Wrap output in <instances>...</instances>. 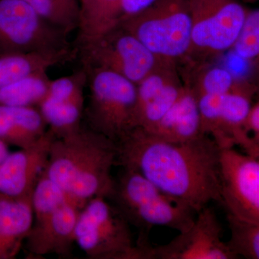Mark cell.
Segmentation results:
<instances>
[{
	"instance_id": "obj_28",
	"label": "cell",
	"mask_w": 259,
	"mask_h": 259,
	"mask_svg": "<svg viewBox=\"0 0 259 259\" xmlns=\"http://www.w3.org/2000/svg\"><path fill=\"white\" fill-rule=\"evenodd\" d=\"M155 1L156 0H122L120 23L125 19L137 14Z\"/></svg>"
},
{
	"instance_id": "obj_5",
	"label": "cell",
	"mask_w": 259,
	"mask_h": 259,
	"mask_svg": "<svg viewBox=\"0 0 259 259\" xmlns=\"http://www.w3.org/2000/svg\"><path fill=\"white\" fill-rule=\"evenodd\" d=\"M119 25L159 59L178 66L187 61L192 37L189 0H156Z\"/></svg>"
},
{
	"instance_id": "obj_19",
	"label": "cell",
	"mask_w": 259,
	"mask_h": 259,
	"mask_svg": "<svg viewBox=\"0 0 259 259\" xmlns=\"http://www.w3.org/2000/svg\"><path fill=\"white\" fill-rule=\"evenodd\" d=\"M76 54L71 49L49 52L0 54V88L55 65L66 62Z\"/></svg>"
},
{
	"instance_id": "obj_14",
	"label": "cell",
	"mask_w": 259,
	"mask_h": 259,
	"mask_svg": "<svg viewBox=\"0 0 259 259\" xmlns=\"http://www.w3.org/2000/svg\"><path fill=\"white\" fill-rule=\"evenodd\" d=\"M55 135L50 130L35 144L9 153L0 163V195L31 199L39 179L47 168Z\"/></svg>"
},
{
	"instance_id": "obj_3",
	"label": "cell",
	"mask_w": 259,
	"mask_h": 259,
	"mask_svg": "<svg viewBox=\"0 0 259 259\" xmlns=\"http://www.w3.org/2000/svg\"><path fill=\"white\" fill-rule=\"evenodd\" d=\"M128 221L104 197L90 199L80 209L75 243L90 258L153 259L147 236L135 243Z\"/></svg>"
},
{
	"instance_id": "obj_2",
	"label": "cell",
	"mask_w": 259,
	"mask_h": 259,
	"mask_svg": "<svg viewBox=\"0 0 259 259\" xmlns=\"http://www.w3.org/2000/svg\"><path fill=\"white\" fill-rule=\"evenodd\" d=\"M117 164V144L88 126L55 136L49 151L46 175L82 207L90 199L109 197Z\"/></svg>"
},
{
	"instance_id": "obj_29",
	"label": "cell",
	"mask_w": 259,
	"mask_h": 259,
	"mask_svg": "<svg viewBox=\"0 0 259 259\" xmlns=\"http://www.w3.org/2000/svg\"><path fill=\"white\" fill-rule=\"evenodd\" d=\"M9 153V148H8V145L0 141V163L6 158Z\"/></svg>"
},
{
	"instance_id": "obj_20",
	"label": "cell",
	"mask_w": 259,
	"mask_h": 259,
	"mask_svg": "<svg viewBox=\"0 0 259 259\" xmlns=\"http://www.w3.org/2000/svg\"><path fill=\"white\" fill-rule=\"evenodd\" d=\"M122 0H80L78 25L79 47L119 25Z\"/></svg>"
},
{
	"instance_id": "obj_1",
	"label": "cell",
	"mask_w": 259,
	"mask_h": 259,
	"mask_svg": "<svg viewBox=\"0 0 259 259\" xmlns=\"http://www.w3.org/2000/svg\"><path fill=\"white\" fill-rule=\"evenodd\" d=\"M117 146V164L141 174L164 193L182 199L197 213L211 201L222 203L221 149L209 136L171 142L136 127Z\"/></svg>"
},
{
	"instance_id": "obj_11",
	"label": "cell",
	"mask_w": 259,
	"mask_h": 259,
	"mask_svg": "<svg viewBox=\"0 0 259 259\" xmlns=\"http://www.w3.org/2000/svg\"><path fill=\"white\" fill-rule=\"evenodd\" d=\"M259 158L223 148L220 156L222 205L236 217L259 223Z\"/></svg>"
},
{
	"instance_id": "obj_22",
	"label": "cell",
	"mask_w": 259,
	"mask_h": 259,
	"mask_svg": "<svg viewBox=\"0 0 259 259\" xmlns=\"http://www.w3.org/2000/svg\"><path fill=\"white\" fill-rule=\"evenodd\" d=\"M84 100L58 101L45 97L37 108L55 136H63L81 125Z\"/></svg>"
},
{
	"instance_id": "obj_16",
	"label": "cell",
	"mask_w": 259,
	"mask_h": 259,
	"mask_svg": "<svg viewBox=\"0 0 259 259\" xmlns=\"http://www.w3.org/2000/svg\"><path fill=\"white\" fill-rule=\"evenodd\" d=\"M184 83L183 90L171 108L155 125L145 131L160 139L177 143L186 142L204 135L197 97L190 85L185 81Z\"/></svg>"
},
{
	"instance_id": "obj_17",
	"label": "cell",
	"mask_w": 259,
	"mask_h": 259,
	"mask_svg": "<svg viewBox=\"0 0 259 259\" xmlns=\"http://www.w3.org/2000/svg\"><path fill=\"white\" fill-rule=\"evenodd\" d=\"M33 223L31 199L0 195V259L18 254Z\"/></svg>"
},
{
	"instance_id": "obj_21",
	"label": "cell",
	"mask_w": 259,
	"mask_h": 259,
	"mask_svg": "<svg viewBox=\"0 0 259 259\" xmlns=\"http://www.w3.org/2000/svg\"><path fill=\"white\" fill-rule=\"evenodd\" d=\"M47 71H37L0 88V106H38L51 81Z\"/></svg>"
},
{
	"instance_id": "obj_4",
	"label": "cell",
	"mask_w": 259,
	"mask_h": 259,
	"mask_svg": "<svg viewBox=\"0 0 259 259\" xmlns=\"http://www.w3.org/2000/svg\"><path fill=\"white\" fill-rule=\"evenodd\" d=\"M108 199L133 226L149 231L166 227L182 233L196 219L197 212L182 199L164 193L141 174L123 168Z\"/></svg>"
},
{
	"instance_id": "obj_9",
	"label": "cell",
	"mask_w": 259,
	"mask_h": 259,
	"mask_svg": "<svg viewBox=\"0 0 259 259\" xmlns=\"http://www.w3.org/2000/svg\"><path fill=\"white\" fill-rule=\"evenodd\" d=\"M80 49L83 69L112 71L136 85L163 60L119 25Z\"/></svg>"
},
{
	"instance_id": "obj_25",
	"label": "cell",
	"mask_w": 259,
	"mask_h": 259,
	"mask_svg": "<svg viewBox=\"0 0 259 259\" xmlns=\"http://www.w3.org/2000/svg\"><path fill=\"white\" fill-rule=\"evenodd\" d=\"M243 60L252 61L259 55V10H248L244 23L231 48Z\"/></svg>"
},
{
	"instance_id": "obj_10",
	"label": "cell",
	"mask_w": 259,
	"mask_h": 259,
	"mask_svg": "<svg viewBox=\"0 0 259 259\" xmlns=\"http://www.w3.org/2000/svg\"><path fill=\"white\" fill-rule=\"evenodd\" d=\"M67 35L22 0H0V54L70 49Z\"/></svg>"
},
{
	"instance_id": "obj_27",
	"label": "cell",
	"mask_w": 259,
	"mask_h": 259,
	"mask_svg": "<svg viewBox=\"0 0 259 259\" xmlns=\"http://www.w3.org/2000/svg\"><path fill=\"white\" fill-rule=\"evenodd\" d=\"M243 130L245 134L259 142V103L257 102L251 105L248 115L245 117Z\"/></svg>"
},
{
	"instance_id": "obj_13",
	"label": "cell",
	"mask_w": 259,
	"mask_h": 259,
	"mask_svg": "<svg viewBox=\"0 0 259 259\" xmlns=\"http://www.w3.org/2000/svg\"><path fill=\"white\" fill-rule=\"evenodd\" d=\"M185 87L178 64L162 60L137 84L134 127L155 125L177 101Z\"/></svg>"
},
{
	"instance_id": "obj_24",
	"label": "cell",
	"mask_w": 259,
	"mask_h": 259,
	"mask_svg": "<svg viewBox=\"0 0 259 259\" xmlns=\"http://www.w3.org/2000/svg\"><path fill=\"white\" fill-rule=\"evenodd\" d=\"M231 238L226 242L231 253L247 259L259 258V223L250 222L227 214Z\"/></svg>"
},
{
	"instance_id": "obj_7",
	"label": "cell",
	"mask_w": 259,
	"mask_h": 259,
	"mask_svg": "<svg viewBox=\"0 0 259 259\" xmlns=\"http://www.w3.org/2000/svg\"><path fill=\"white\" fill-rule=\"evenodd\" d=\"M192 37L185 67L194 68L233 47L248 9L238 0H189Z\"/></svg>"
},
{
	"instance_id": "obj_26",
	"label": "cell",
	"mask_w": 259,
	"mask_h": 259,
	"mask_svg": "<svg viewBox=\"0 0 259 259\" xmlns=\"http://www.w3.org/2000/svg\"><path fill=\"white\" fill-rule=\"evenodd\" d=\"M88 83V73L83 69L67 76L51 80L47 98L58 101L84 100L83 90Z\"/></svg>"
},
{
	"instance_id": "obj_8",
	"label": "cell",
	"mask_w": 259,
	"mask_h": 259,
	"mask_svg": "<svg viewBox=\"0 0 259 259\" xmlns=\"http://www.w3.org/2000/svg\"><path fill=\"white\" fill-rule=\"evenodd\" d=\"M255 92L253 84L241 81L235 90L224 95L198 97L202 134L212 136L221 149L237 145L244 149L245 154L259 158V142L243 130Z\"/></svg>"
},
{
	"instance_id": "obj_23",
	"label": "cell",
	"mask_w": 259,
	"mask_h": 259,
	"mask_svg": "<svg viewBox=\"0 0 259 259\" xmlns=\"http://www.w3.org/2000/svg\"><path fill=\"white\" fill-rule=\"evenodd\" d=\"M51 25L69 34L77 29L79 20L78 0H22Z\"/></svg>"
},
{
	"instance_id": "obj_18",
	"label": "cell",
	"mask_w": 259,
	"mask_h": 259,
	"mask_svg": "<svg viewBox=\"0 0 259 259\" xmlns=\"http://www.w3.org/2000/svg\"><path fill=\"white\" fill-rule=\"evenodd\" d=\"M37 107L0 106V141L20 148L28 147L47 133Z\"/></svg>"
},
{
	"instance_id": "obj_6",
	"label": "cell",
	"mask_w": 259,
	"mask_h": 259,
	"mask_svg": "<svg viewBox=\"0 0 259 259\" xmlns=\"http://www.w3.org/2000/svg\"><path fill=\"white\" fill-rule=\"evenodd\" d=\"M85 70L90 91L83 110L87 126L117 144L134 128L137 85L107 70Z\"/></svg>"
},
{
	"instance_id": "obj_30",
	"label": "cell",
	"mask_w": 259,
	"mask_h": 259,
	"mask_svg": "<svg viewBox=\"0 0 259 259\" xmlns=\"http://www.w3.org/2000/svg\"><path fill=\"white\" fill-rule=\"evenodd\" d=\"M241 1L244 2V3H254L255 2L258 1V0H241Z\"/></svg>"
},
{
	"instance_id": "obj_12",
	"label": "cell",
	"mask_w": 259,
	"mask_h": 259,
	"mask_svg": "<svg viewBox=\"0 0 259 259\" xmlns=\"http://www.w3.org/2000/svg\"><path fill=\"white\" fill-rule=\"evenodd\" d=\"M192 226L169 243L153 246V259H236L226 242L212 209H201Z\"/></svg>"
},
{
	"instance_id": "obj_15",
	"label": "cell",
	"mask_w": 259,
	"mask_h": 259,
	"mask_svg": "<svg viewBox=\"0 0 259 259\" xmlns=\"http://www.w3.org/2000/svg\"><path fill=\"white\" fill-rule=\"evenodd\" d=\"M81 208L68 199L56 208L33 214L32 228L25 240L29 253L35 256L69 255L75 243V228Z\"/></svg>"
}]
</instances>
